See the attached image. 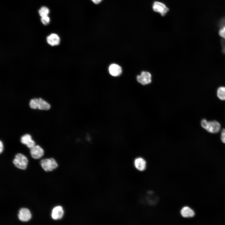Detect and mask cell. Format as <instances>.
Segmentation results:
<instances>
[{
  "instance_id": "obj_10",
  "label": "cell",
  "mask_w": 225,
  "mask_h": 225,
  "mask_svg": "<svg viewBox=\"0 0 225 225\" xmlns=\"http://www.w3.org/2000/svg\"><path fill=\"white\" fill-rule=\"evenodd\" d=\"M46 41L49 45L52 46H57L59 44L60 39L58 34L52 33L47 37Z\"/></svg>"
},
{
  "instance_id": "obj_3",
  "label": "cell",
  "mask_w": 225,
  "mask_h": 225,
  "mask_svg": "<svg viewBox=\"0 0 225 225\" xmlns=\"http://www.w3.org/2000/svg\"><path fill=\"white\" fill-rule=\"evenodd\" d=\"M40 164L42 168L46 172L51 171L58 167V164L53 158L42 160Z\"/></svg>"
},
{
  "instance_id": "obj_13",
  "label": "cell",
  "mask_w": 225,
  "mask_h": 225,
  "mask_svg": "<svg viewBox=\"0 0 225 225\" xmlns=\"http://www.w3.org/2000/svg\"><path fill=\"white\" fill-rule=\"evenodd\" d=\"M180 213L182 216L184 218L192 217L195 215L194 211L187 206L184 207L181 209Z\"/></svg>"
},
{
  "instance_id": "obj_20",
  "label": "cell",
  "mask_w": 225,
  "mask_h": 225,
  "mask_svg": "<svg viewBox=\"0 0 225 225\" xmlns=\"http://www.w3.org/2000/svg\"><path fill=\"white\" fill-rule=\"evenodd\" d=\"M219 34L221 37L225 40V26L219 30Z\"/></svg>"
},
{
  "instance_id": "obj_7",
  "label": "cell",
  "mask_w": 225,
  "mask_h": 225,
  "mask_svg": "<svg viewBox=\"0 0 225 225\" xmlns=\"http://www.w3.org/2000/svg\"><path fill=\"white\" fill-rule=\"evenodd\" d=\"M19 220L24 222L29 221L31 218V214L30 211L26 208H21L19 211L18 215Z\"/></svg>"
},
{
  "instance_id": "obj_5",
  "label": "cell",
  "mask_w": 225,
  "mask_h": 225,
  "mask_svg": "<svg viewBox=\"0 0 225 225\" xmlns=\"http://www.w3.org/2000/svg\"><path fill=\"white\" fill-rule=\"evenodd\" d=\"M151 75L149 72L143 71L140 75L137 76V80L138 82L142 84L146 85L151 82Z\"/></svg>"
},
{
  "instance_id": "obj_9",
  "label": "cell",
  "mask_w": 225,
  "mask_h": 225,
  "mask_svg": "<svg viewBox=\"0 0 225 225\" xmlns=\"http://www.w3.org/2000/svg\"><path fill=\"white\" fill-rule=\"evenodd\" d=\"M20 141L23 144L25 145L30 149L35 145V142L32 139L30 134H25L21 137Z\"/></svg>"
},
{
  "instance_id": "obj_15",
  "label": "cell",
  "mask_w": 225,
  "mask_h": 225,
  "mask_svg": "<svg viewBox=\"0 0 225 225\" xmlns=\"http://www.w3.org/2000/svg\"><path fill=\"white\" fill-rule=\"evenodd\" d=\"M217 96L221 100L225 101V87L220 86L217 90Z\"/></svg>"
},
{
  "instance_id": "obj_12",
  "label": "cell",
  "mask_w": 225,
  "mask_h": 225,
  "mask_svg": "<svg viewBox=\"0 0 225 225\" xmlns=\"http://www.w3.org/2000/svg\"><path fill=\"white\" fill-rule=\"evenodd\" d=\"M110 74L113 76H118L120 75L122 72V69L121 67L116 64H112L110 65L108 68Z\"/></svg>"
},
{
  "instance_id": "obj_14",
  "label": "cell",
  "mask_w": 225,
  "mask_h": 225,
  "mask_svg": "<svg viewBox=\"0 0 225 225\" xmlns=\"http://www.w3.org/2000/svg\"><path fill=\"white\" fill-rule=\"evenodd\" d=\"M38 107V108L39 109L47 110H49L50 108V105L45 100L41 98H39Z\"/></svg>"
},
{
  "instance_id": "obj_4",
  "label": "cell",
  "mask_w": 225,
  "mask_h": 225,
  "mask_svg": "<svg viewBox=\"0 0 225 225\" xmlns=\"http://www.w3.org/2000/svg\"><path fill=\"white\" fill-rule=\"evenodd\" d=\"M152 8L155 12L159 13L162 16H165L169 10L168 8L165 4L158 1L153 2Z\"/></svg>"
},
{
  "instance_id": "obj_8",
  "label": "cell",
  "mask_w": 225,
  "mask_h": 225,
  "mask_svg": "<svg viewBox=\"0 0 225 225\" xmlns=\"http://www.w3.org/2000/svg\"><path fill=\"white\" fill-rule=\"evenodd\" d=\"M64 212L62 207L58 206L54 208L52 210L51 217L55 220L61 219L64 215Z\"/></svg>"
},
{
  "instance_id": "obj_17",
  "label": "cell",
  "mask_w": 225,
  "mask_h": 225,
  "mask_svg": "<svg viewBox=\"0 0 225 225\" xmlns=\"http://www.w3.org/2000/svg\"><path fill=\"white\" fill-rule=\"evenodd\" d=\"M38 98H35L31 99L29 102L30 107L33 109L38 108Z\"/></svg>"
},
{
  "instance_id": "obj_22",
  "label": "cell",
  "mask_w": 225,
  "mask_h": 225,
  "mask_svg": "<svg viewBox=\"0 0 225 225\" xmlns=\"http://www.w3.org/2000/svg\"><path fill=\"white\" fill-rule=\"evenodd\" d=\"M93 3L96 4L100 3L102 0H91Z\"/></svg>"
},
{
  "instance_id": "obj_21",
  "label": "cell",
  "mask_w": 225,
  "mask_h": 225,
  "mask_svg": "<svg viewBox=\"0 0 225 225\" xmlns=\"http://www.w3.org/2000/svg\"><path fill=\"white\" fill-rule=\"evenodd\" d=\"M3 150V145L1 141H0V153H1Z\"/></svg>"
},
{
  "instance_id": "obj_2",
  "label": "cell",
  "mask_w": 225,
  "mask_h": 225,
  "mask_svg": "<svg viewBox=\"0 0 225 225\" xmlns=\"http://www.w3.org/2000/svg\"><path fill=\"white\" fill-rule=\"evenodd\" d=\"M28 162L26 157L20 153L16 155L13 161V163L17 168L22 170L26 169Z\"/></svg>"
},
{
  "instance_id": "obj_23",
  "label": "cell",
  "mask_w": 225,
  "mask_h": 225,
  "mask_svg": "<svg viewBox=\"0 0 225 225\" xmlns=\"http://www.w3.org/2000/svg\"><path fill=\"white\" fill-rule=\"evenodd\" d=\"M222 52L225 55V44H222Z\"/></svg>"
},
{
  "instance_id": "obj_16",
  "label": "cell",
  "mask_w": 225,
  "mask_h": 225,
  "mask_svg": "<svg viewBox=\"0 0 225 225\" xmlns=\"http://www.w3.org/2000/svg\"><path fill=\"white\" fill-rule=\"evenodd\" d=\"M39 15L41 17L48 16L49 12V9L47 7L43 6L41 7L38 11Z\"/></svg>"
},
{
  "instance_id": "obj_6",
  "label": "cell",
  "mask_w": 225,
  "mask_h": 225,
  "mask_svg": "<svg viewBox=\"0 0 225 225\" xmlns=\"http://www.w3.org/2000/svg\"><path fill=\"white\" fill-rule=\"evenodd\" d=\"M30 152L33 158L38 159L43 156L44 152L43 149L39 145H35L30 149Z\"/></svg>"
},
{
  "instance_id": "obj_19",
  "label": "cell",
  "mask_w": 225,
  "mask_h": 225,
  "mask_svg": "<svg viewBox=\"0 0 225 225\" xmlns=\"http://www.w3.org/2000/svg\"><path fill=\"white\" fill-rule=\"evenodd\" d=\"M220 139L222 142L225 144V128H223L221 131Z\"/></svg>"
},
{
  "instance_id": "obj_11",
  "label": "cell",
  "mask_w": 225,
  "mask_h": 225,
  "mask_svg": "<svg viewBox=\"0 0 225 225\" xmlns=\"http://www.w3.org/2000/svg\"><path fill=\"white\" fill-rule=\"evenodd\" d=\"M134 165L135 168L140 171H144L146 166V162L143 158L138 157L135 159L134 161Z\"/></svg>"
},
{
  "instance_id": "obj_18",
  "label": "cell",
  "mask_w": 225,
  "mask_h": 225,
  "mask_svg": "<svg viewBox=\"0 0 225 225\" xmlns=\"http://www.w3.org/2000/svg\"><path fill=\"white\" fill-rule=\"evenodd\" d=\"M41 21L44 25H47L50 22V19L48 16L41 17Z\"/></svg>"
},
{
  "instance_id": "obj_1",
  "label": "cell",
  "mask_w": 225,
  "mask_h": 225,
  "mask_svg": "<svg viewBox=\"0 0 225 225\" xmlns=\"http://www.w3.org/2000/svg\"><path fill=\"white\" fill-rule=\"evenodd\" d=\"M201 127L208 132L216 134L219 132L221 128V126L218 121L213 120L208 121L203 118L201 121Z\"/></svg>"
}]
</instances>
